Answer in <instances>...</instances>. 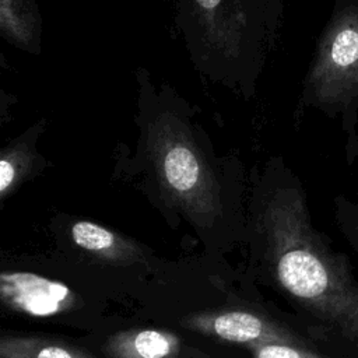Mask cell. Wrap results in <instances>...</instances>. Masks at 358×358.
<instances>
[{
  "mask_svg": "<svg viewBox=\"0 0 358 358\" xmlns=\"http://www.w3.org/2000/svg\"><path fill=\"white\" fill-rule=\"evenodd\" d=\"M138 130L133 150H115L113 178L133 183L168 218H183L200 234L241 220L249 175L236 152L218 155L196 108L172 85L136 69Z\"/></svg>",
  "mask_w": 358,
  "mask_h": 358,
  "instance_id": "obj_1",
  "label": "cell"
},
{
  "mask_svg": "<svg viewBox=\"0 0 358 358\" xmlns=\"http://www.w3.org/2000/svg\"><path fill=\"white\" fill-rule=\"evenodd\" d=\"M249 213L281 289L358 347V280L313 228L302 183L282 157L250 171Z\"/></svg>",
  "mask_w": 358,
  "mask_h": 358,
  "instance_id": "obj_2",
  "label": "cell"
},
{
  "mask_svg": "<svg viewBox=\"0 0 358 358\" xmlns=\"http://www.w3.org/2000/svg\"><path fill=\"white\" fill-rule=\"evenodd\" d=\"M175 22L201 76L255 96L273 43L268 0H176Z\"/></svg>",
  "mask_w": 358,
  "mask_h": 358,
  "instance_id": "obj_3",
  "label": "cell"
},
{
  "mask_svg": "<svg viewBox=\"0 0 358 358\" xmlns=\"http://www.w3.org/2000/svg\"><path fill=\"white\" fill-rule=\"evenodd\" d=\"M302 101L327 115H352L358 102V1L337 4L305 78Z\"/></svg>",
  "mask_w": 358,
  "mask_h": 358,
  "instance_id": "obj_4",
  "label": "cell"
},
{
  "mask_svg": "<svg viewBox=\"0 0 358 358\" xmlns=\"http://www.w3.org/2000/svg\"><path fill=\"white\" fill-rule=\"evenodd\" d=\"M182 326L217 340L243 344L252 348L271 344H301L303 341L289 329L270 317L241 309H222L190 313L182 319Z\"/></svg>",
  "mask_w": 358,
  "mask_h": 358,
  "instance_id": "obj_5",
  "label": "cell"
},
{
  "mask_svg": "<svg viewBox=\"0 0 358 358\" xmlns=\"http://www.w3.org/2000/svg\"><path fill=\"white\" fill-rule=\"evenodd\" d=\"M0 299L6 309L35 317L63 313L74 305V294L64 284L27 271L1 273Z\"/></svg>",
  "mask_w": 358,
  "mask_h": 358,
  "instance_id": "obj_6",
  "label": "cell"
},
{
  "mask_svg": "<svg viewBox=\"0 0 358 358\" xmlns=\"http://www.w3.org/2000/svg\"><path fill=\"white\" fill-rule=\"evenodd\" d=\"M46 119H39L22 133L10 138L0 150V201L10 199L22 185L38 178L49 161L38 148L39 137L46 130Z\"/></svg>",
  "mask_w": 358,
  "mask_h": 358,
  "instance_id": "obj_7",
  "label": "cell"
},
{
  "mask_svg": "<svg viewBox=\"0 0 358 358\" xmlns=\"http://www.w3.org/2000/svg\"><path fill=\"white\" fill-rule=\"evenodd\" d=\"M64 231L73 245L105 263L130 264L145 260L143 246L133 238L91 220H67Z\"/></svg>",
  "mask_w": 358,
  "mask_h": 358,
  "instance_id": "obj_8",
  "label": "cell"
},
{
  "mask_svg": "<svg viewBox=\"0 0 358 358\" xmlns=\"http://www.w3.org/2000/svg\"><path fill=\"white\" fill-rule=\"evenodd\" d=\"M103 352L108 358H179L180 338L161 329H129L112 334Z\"/></svg>",
  "mask_w": 358,
  "mask_h": 358,
  "instance_id": "obj_9",
  "label": "cell"
},
{
  "mask_svg": "<svg viewBox=\"0 0 358 358\" xmlns=\"http://www.w3.org/2000/svg\"><path fill=\"white\" fill-rule=\"evenodd\" d=\"M0 34L29 55L42 50V17L36 0H0Z\"/></svg>",
  "mask_w": 358,
  "mask_h": 358,
  "instance_id": "obj_10",
  "label": "cell"
},
{
  "mask_svg": "<svg viewBox=\"0 0 358 358\" xmlns=\"http://www.w3.org/2000/svg\"><path fill=\"white\" fill-rule=\"evenodd\" d=\"M0 358H99L74 344L29 333L0 337Z\"/></svg>",
  "mask_w": 358,
  "mask_h": 358,
  "instance_id": "obj_11",
  "label": "cell"
},
{
  "mask_svg": "<svg viewBox=\"0 0 358 358\" xmlns=\"http://www.w3.org/2000/svg\"><path fill=\"white\" fill-rule=\"evenodd\" d=\"M252 358H327L301 344L271 343L252 348Z\"/></svg>",
  "mask_w": 358,
  "mask_h": 358,
  "instance_id": "obj_12",
  "label": "cell"
},
{
  "mask_svg": "<svg viewBox=\"0 0 358 358\" xmlns=\"http://www.w3.org/2000/svg\"><path fill=\"white\" fill-rule=\"evenodd\" d=\"M336 206L340 225L345 236L358 250V206L351 204L344 197H337Z\"/></svg>",
  "mask_w": 358,
  "mask_h": 358,
  "instance_id": "obj_13",
  "label": "cell"
}]
</instances>
